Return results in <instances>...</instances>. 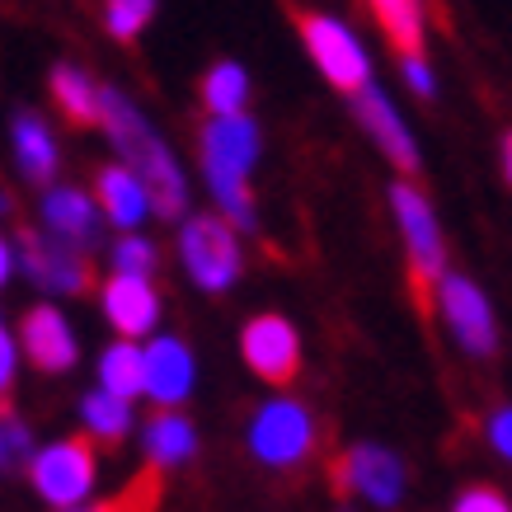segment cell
<instances>
[{"label":"cell","instance_id":"cell-1","mask_svg":"<svg viewBox=\"0 0 512 512\" xmlns=\"http://www.w3.org/2000/svg\"><path fill=\"white\" fill-rule=\"evenodd\" d=\"M99 127L109 132V141L123 151V160L141 174V184L151 193V207L156 217L179 221L188 212V179L179 170V160L170 156V146L160 141V132L137 113V104L127 99L123 90H109L104 85V113H99Z\"/></svg>","mask_w":512,"mask_h":512},{"label":"cell","instance_id":"cell-2","mask_svg":"<svg viewBox=\"0 0 512 512\" xmlns=\"http://www.w3.org/2000/svg\"><path fill=\"white\" fill-rule=\"evenodd\" d=\"M198 141H202V174H207V188H212L217 207L226 212L231 226L254 231L259 226L254 193H249V170L259 160V127H254V118H245V113L212 118Z\"/></svg>","mask_w":512,"mask_h":512},{"label":"cell","instance_id":"cell-3","mask_svg":"<svg viewBox=\"0 0 512 512\" xmlns=\"http://www.w3.org/2000/svg\"><path fill=\"white\" fill-rule=\"evenodd\" d=\"M390 212L400 221L404 249H409V287H414V301L428 315L437 306V287L447 278V240H442V226H437V212L414 179H395L390 184Z\"/></svg>","mask_w":512,"mask_h":512},{"label":"cell","instance_id":"cell-4","mask_svg":"<svg viewBox=\"0 0 512 512\" xmlns=\"http://www.w3.org/2000/svg\"><path fill=\"white\" fill-rule=\"evenodd\" d=\"M296 24H301V38H306L311 62L325 71V80L334 85V90H343L348 99H353L357 90L372 85V62H367L362 43L353 38V29H348L343 19L320 15V10H306Z\"/></svg>","mask_w":512,"mask_h":512},{"label":"cell","instance_id":"cell-5","mask_svg":"<svg viewBox=\"0 0 512 512\" xmlns=\"http://www.w3.org/2000/svg\"><path fill=\"white\" fill-rule=\"evenodd\" d=\"M179 254H184L188 278L198 282L202 292H226L240 278V240L235 226L221 217H188L179 231Z\"/></svg>","mask_w":512,"mask_h":512},{"label":"cell","instance_id":"cell-6","mask_svg":"<svg viewBox=\"0 0 512 512\" xmlns=\"http://www.w3.org/2000/svg\"><path fill=\"white\" fill-rule=\"evenodd\" d=\"M29 480L52 508H76L94 484V442H90V433L62 437V442L43 447L29 461Z\"/></svg>","mask_w":512,"mask_h":512},{"label":"cell","instance_id":"cell-7","mask_svg":"<svg viewBox=\"0 0 512 512\" xmlns=\"http://www.w3.org/2000/svg\"><path fill=\"white\" fill-rule=\"evenodd\" d=\"M249 447H254V456L264 466H278V470L301 466L315 447V423L306 414V404H296V400L264 404L254 414V423H249Z\"/></svg>","mask_w":512,"mask_h":512},{"label":"cell","instance_id":"cell-8","mask_svg":"<svg viewBox=\"0 0 512 512\" xmlns=\"http://www.w3.org/2000/svg\"><path fill=\"white\" fill-rule=\"evenodd\" d=\"M334 489L339 498H367L372 508L390 512L404 498V466L381 447H348L334 461Z\"/></svg>","mask_w":512,"mask_h":512},{"label":"cell","instance_id":"cell-9","mask_svg":"<svg viewBox=\"0 0 512 512\" xmlns=\"http://www.w3.org/2000/svg\"><path fill=\"white\" fill-rule=\"evenodd\" d=\"M19 268L29 273L38 287H47V292H66L76 296L85 292L94 282V268L90 259H85V249L66 245V240H57V235H43V231H19Z\"/></svg>","mask_w":512,"mask_h":512},{"label":"cell","instance_id":"cell-10","mask_svg":"<svg viewBox=\"0 0 512 512\" xmlns=\"http://www.w3.org/2000/svg\"><path fill=\"white\" fill-rule=\"evenodd\" d=\"M240 353H245L249 372L268 386H292L301 372V339L282 315H254L240 334Z\"/></svg>","mask_w":512,"mask_h":512},{"label":"cell","instance_id":"cell-11","mask_svg":"<svg viewBox=\"0 0 512 512\" xmlns=\"http://www.w3.org/2000/svg\"><path fill=\"white\" fill-rule=\"evenodd\" d=\"M437 311H442V320L451 325L456 343H461L470 357H489L498 348L494 311H489L484 292L470 278L447 273V278H442V287H437Z\"/></svg>","mask_w":512,"mask_h":512},{"label":"cell","instance_id":"cell-12","mask_svg":"<svg viewBox=\"0 0 512 512\" xmlns=\"http://www.w3.org/2000/svg\"><path fill=\"white\" fill-rule=\"evenodd\" d=\"M348 104H353V118L362 123V132L376 141V151H381L404 179H414V174H419V146H414V132L404 127V118L395 113L390 94L372 80V85L357 90Z\"/></svg>","mask_w":512,"mask_h":512},{"label":"cell","instance_id":"cell-13","mask_svg":"<svg viewBox=\"0 0 512 512\" xmlns=\"http://www.w3.org/2000/svg\"><path fill=\"white\" fill-rule=\"evenodd\" d=\"M19 343L38 372H71L76 367V334L57 306H33L19 320Z\"/></svg>","mask_w":512,"mask_h":512},{"label":"cell","instance_id":"cell-14","mask_svg":"<svg viewBox=\"0 0 512 512\" xmlns=\"http://www.w3.org/2000/svg\"><path fill=\"white\" fill-rule=\"evenodd\" d=\"M104 315L109 325L123 334V339H141L151 334L160 320V296L151 287V278H127V273H113L104 282Z\"/></svg>","mask_w":512,"mask_h":512},{"label":"cell","instance_id":"cell-15","mask_svg":"<svg viewBox=\"0 0 512 512\" xmlns=\"http://www.w3.org/2000/svg\"><path fill=\"white\" fill-rule=\"evenodd\" d=\"M94 202H99V212L118 226V231H137L146 212H156L151 207V193L141 184V174L132 165H104V170L94 174Z\"/></svg>","mask_w":512,"mask_h":512},{"label":"cell","instance_id":"cell-16","mask_svg":"<svg viewBox=\"0 0 512 512\" xmlns=\"http://www.w3.org/2000/svg\"><path fill=\"white\" fill-rule=\"evenodd\" d=\"M193 390V357L179 339H156L146 348V395L160 409H174Z\"/></svg>","mask_w":512,"mask_h":512},{"label":"cell","instance_id":"cell-17","mask_svg":"<svg viewBox=\"0 0 512 512\" xmlns=\"http://www.w3.org/2000/svg\"><path fill=\"white\" fill-rule=\"evenodd\" d=\"M43 221L47 235H57V240L76 249H90L94 235H99V212H94V202L80 188H52L43 198Z\"/></svg>","mask_w":512,"mask_h":512},{"label":"cell","instance_id":"cell-18","mask_svg":"<svg viewBox=\"0 0 512 512\" xmlns=\"http://www.w3.org/2000/svg\"><path fill=\"white\" fill-rule=\"evenodd\" d=\"M10 137H15V160L24 179L29 184H52V174H57V141H52V127L38 118V113H19L15 127H10Z\"/></svg>","mask_w":512,"mask_h":512},{"label":"cell","instance_id":"cell-19","mask_svg":"<svg viewBox=\"0 0 512 512\" xmlns=\"http://www.w3.org/2000/svg\"><path fill=\"white\" fill-rule=\"evenodd\" d=\"M52 99H57V109L71 118V123H99V113H104V90L94 85L80 66L62 62L52 66Z\"/></svg>","mask_w":512,"mask_h":512},{"label":"cell","instance_id":"cell-20","mask_svg":"<svg viewBox=\"0 0 512 512\" xmlns=\"http://www.w3.org/2000/svg\"><path fill=\"white\" fill-rule=\"evenodd\" d=\"M146 456H151V466L170 470L179 461L193 456V423L184 414H174V409H160L156 419L146 423Z\"/></svg>","mask_w":512,"mask_h":512},{"label":"cell","instance_id":"cell-21","mask_svg":"<svg viewBox=\"0 0 512 512\" xmlns=\"http://www.w3.org/2000/svg\"><path fill=\"white\" fill-rule=\"evenodd\" d=\"M99 381H104V390L118 395V400L146 395V348H137L132 339L113 343L109 353L99 357Z\"/></svg>","mask_w":512,"mask_h":512},{"label":"cell","instance_id":"cell-22","mask_svg":"<svg viewBox=\"0 0 512 512\" xmlns=\"http://www.w3.org/2000/svg\"><path fill=\"white\" fill-rule=\"evenodd\" d=\"M372 10L400 57H423V0H372Z\"/></svg>","mask_w":512,"mask_h":512},{"label":"cell","instance_id":"cell-23","mask_svg":"<svg viewBox=\"0 0 512 512\" xmlns=\"http://www.w3.org/2000/svg\"><path fill=\"white\" fill-rule=\"evenodd\" d=\"M245 99H249L245 66L217 62L207 71V80H202V104L212 109V118H235V113H245Z\"/></svg>","mask_w":512,"mask_h":512},{"label":"cell","instance_id":"cell-24","mask_svg":"<svg viewBox=\"0 0 512 512\" xmlns=\"http://www.w3.org/2000/svg\"><path fill=\"white\" fill-rule=\"evenodd\" d=\"M85 428H90L99 442H123V433L132 428V400H118L109 390H94L85 400Z\"/></svg>","mask_w":512,"mask_h":512},{"label":"cell","instance_id":"cell-25","mask_svg":"<svg viewBox=\"0 0 512 512\" xmlns=\"http://www.w3.org/2000/svg\"><path fill=\"white\" fill-rule=\"evenodd\" d=\"M160 0H104V29L118 38V43H132L151 19H156Z\"/></svg>","mask_w":512,"mask_h":512},{"label":"cell","instance_id":"cell-26","mask_svg":"<svg viewBox=\"0 0 512 512\" xmlns=\"http://www.w3.org/2000/svg\"><path fill=\"white\" fill-rule=\"evenodd\" d=\"M113 264H118V273H127V278H151V268H156V245L141 240V235H123V240L113 245Z\"/></svg>","mask_w":512,"mask_h":512},{"label":"cell","instance_id":"cell-27","mask_svg":"<svg viewBox=\"0 0 512 512\" xmlns=\"http://www.w3.org/2000/svg\"><path fill=\"white\" fill-rule=\"evenodd\" d=\"M160 508V466H146L118 494V512H156Z\"/></svg>","mask_w":512,"mask_h":512},{"label":"cell","instance_id":"cell-28","mask_svg":"<svg viewBox=\"0 0 512 512\" xmlns=\"http://www.w3.org/2000/svg\"><path fill=\"white\" fill-rule=\"evenodd\" d=\"M456 512H512V503L498 494L494 484H470L466 494L456 498Z\"/></svg>","mask_w":512,"mask_h":512},{"label":"cell","instance_id":"cell-29","mask_svg":"<svg viewBox=\"0 0 512 512\" xmlns=\"http://www.w3.org/2000/svg\"><path fill=\"white\" fill-rule=\"evenodd\" d=\"M400 62H404V80H409V90L423 94V99H433V94H437L433 66L423 62V57H400Z\"/></svg>","mask_w":512,"mask_h":512},{"label":"cell","instance_id":"cell-30","mask_svg":"<svg viewBox=\"0 0 512 512\" xmlns=\"http://www.w3.org/2000/svg\"><path fill=\"white\" fill-rule=\"evenodd\" d=\"M29 451V428L15 419V414H5V461H15Z\"/></svg>","mask_w":512,"mask_h":512},{"label":"cell","instance_id":"cell-31","mask_svg":"<svg viewBox=\"0 0 512 512\" xmlns=\"http://www.w3.org/2000/svg\"><path fill=\"white\" fill-rule=\"evenodd\" d=\"M489 442L512 461V409H498L494 414V423H489Z\"/></svg>","mask_w":512,"mask_h":512},{"label":"cell","instance_id":"cell-32","mask_svg":"<svg viewBox=\"0 0 512 512\" xmlns=\"http://www.w3.org/2000/svg\"><path fill=\"white\" fill-rule=\"evenodd\" d=\"M15 386V334H0V390Z\"/></svg>","mask_w":512,"mask_h":512},{"label":"cell","instance_id":"cell-33","mask_svg":"<svg viewBox=\"0 0 512 512\" xmlns=\"http://www.w3.org/2000/svg\"><path fill=\"white\" fill-rule=\"evenodd\" d=\"M503 174H508V184H512V132H503Z\"/></svg>","mask_w":512,"mask_h":512},{"label":"cell","instance_id":"cell-34","mask_svg":"<svg viewBox=\"0 0 512 512\" xmlns=\"http://www.w3.org/2000/svg\"><path fill=\"white\" fill-rule=\"evenodd\" d=\"M90 512H118V494H113L109 503H99V508H90Z\"/></svg>","mask_w":512,"mask_h":512}]
</instances>
